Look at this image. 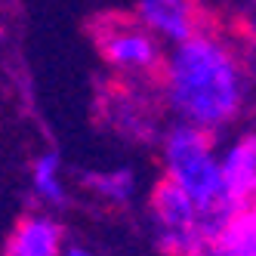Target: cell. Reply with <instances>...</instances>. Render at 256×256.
Returning <instances> with one entry per match:
<instances>
[{
  "label": "cell",
  "instance_id": "cell-1",
  "mask_svg": "<svg viewBox=\"0 0 256 256\" xmlns=\"http://www.w3.org/2000/svg\"><path fill=\"white\" fill-rule=\"evenodd\" d=\"M160 105L173 120H186L210 136L226 133L244 118L250 102V71L232 40L198 28L164 52L158 71Z\"/></svg>",
  "mask_w": 256,
  "mask_h": 256
},
{
  "label": "cell",
  "instance_id": "cell-12",
  "mask_svg": "<svg viewBox=\"0 0 256 256\" xmlns=\"http://www.w3.org/2000/svg\"><path fill=\"white\" fill-rule=\"evenodd\" d=\"M188 256H232V250L222 238H216V241H204L200 247H194Z\"/></svg>",
  "mask_w": 256,
  "mask_h": 256
},
{
  "label": "cell",
  "instance_id": "cell-11",
  "mask_svg": "<svg viewBox=\"0 0 256 256\" xmlns=\"http://www.w3.org/2000/svg\"><path fill=\"white\" fill-rule=\"evenodd\" d=\"M222 241L228 244L232 256H256V216L250 210L241 213L222 234Z\"/></svg>",
  "mask_w": 256,
  "mask_h": 256
},
{
  "label": "cell",
  "instance_id": "cell-5",
  "mask_svg": "<svg viewBox=\"0 0 256 256\" xmlns=\"http://www.w3.org/2000/svg\"><path fill=\"white\" fill-rule=\"evenodd\" d=\"M133 19L148 28L160 44H182L200 28L198 0H139Z\"/></svg>",
  "mask_w": 256,
  "mask_h": 256
},
{
  "label": "cell",
  "instance_id": "cell-16",
  "mask_svg": "<svg viewBox=\"0 0 256 256\" xmlns=\"http://www.w3.org/2000/svg\"><path fill=\"white\" fill-rule=\"evenodd\" d=\"M250 4H253V10H256V0H250Z\"/></svg>",
  "mask_w": 256,
  "mask_h": 256
},
{
  "label": "cell",
  "instance_id": "cell-13",
  "mask_svg": "<svg viewBox=\"0 0 256 256\" xmlns=\"http://www.w3.org/2000/svg\"><path fill=\"white\" fill-rule=\"evenodd\" d=\"M62 256H99V253L90 250V247H84V244H71V247H65Z\"/></svg>",
  "mask_w": 256,
  "mask_h": 256
},
{
  "label": "cell",
  "instance_id": "cell-8",
  "mask_svg": "<svg viewBox=\"0 0 256 256\" xmlns=\"http://www.w3.org/2000/svg\"><path fill=\"white\" fill-rule=\"evenodd\" d=\"M108 120L114 124V130H120L124 136H130L136 142H148L158 139V120H154V108L136 93H124L112 102V114Z\"/></svg>",
  "mask_w": 256,
  "mask_h": 256
},
{
  "label": "cell",
  "instance_id": "cell-3",
  "mask_svg": "<svg viewBox=\"0 0 256 256\" xmlns=\"http://www.w3.org/2000/svg\"><path fill=\"white\" fill-rule=\"evenodd\" d=\"M96 44L102 62L120 78L133 80L154 78L164 65V52H167L164 44L136 19H105L96 34Z\"/></svg>",
  "mask_w": 256,
  "mask_h": 256
},
{
  "label": "cell",
  "instance_id": "cell-7",
  "mask_svg": "<svg viewBox=\"0 0 256 256\" xmlns=\"http://www.w3.org/2000/svg\"><path fill=\"white\" fill-rule=\"evenodd\" d=\"M62 253H65L62 222L46 210L25 213L10 232V241L4 247V256H62Z\"/></svg>",
  "mask_w": 256,
  "mask_h": 256
},
{
  "label": "cell",
  "instance_id": "cell-15",
  "mask_svg": "<svg viewBox=\"0 0 256 256\" xmlns=\"http://www.w3.org/2000/svg\"><path fill=\"white\" fill-rule=\"evenodd\" d=\"M253 65H256V46H253Z\"/></svg>",
  "mask_w": 256,
  "mask_h": 256
},
{
  "label": "cell",
  "instance_id": "cell-9",
  "mask_svg": "<svg viewBox=\"0 0 256 256\" xmlns=\"http://www.w3.org/2000/svg\"><path fill=\"white\" fill-rule=\"evenodd\" d=\"M86 188L108 207H130L139 194V173L130 164L112 167V170H99V173L86 176Z\"/></svg>",
  "mask_w": 256,
  "mask_h": 256
},
{
  "label": "cell",
  "instance_id": "cell-10",
  "mask_svg": "<svg viewBox=\"0 0 256 256\" xmlns=\"http://www.w3.org/2000/svg\"><path fill=\"white\" fill-rule=\"evenodd\" d=\"M31 192L44 207H65L68 204V186L59 152H40L31 160Z\"/></svg>",
  "mask_w": 256,
  "mask_h": 256
},
{
  "label": "cell",
  "instance_id": "cell-6",
  "mask_svg": "<svg viewBox=\"0 0 256 256\" xmlns=\"http://www.w3.org/2000/svg\"><path fill=\"white\" fill-rule=\"evenodd\" d=\"M219 170L226 194L241 210H250L256 200V130H244L226 142L219 152Z\"/></svg>",
  "mask_w": 256,
  "mask_h": 256
},
{
  "label": "cell",
  "instance_id": "cell-2",
  "mask_svg": "<svg viewBox=\"0 0 256 256\" xmlns=\"http://www.w3.org/2000/svg\"><path fill=\"white\" fill-rule=\"evenodd\" d=\"M160 167L164 179L179 186L198 204V228L204 241L222 238L234 219L247 213L226 194L219 152L210 133L186 120H173L160 133Z\"/></svg>",
  "mask_w": 256,
  "mask_h": 256
},
{
  "label": "cell",
  "instance_id": "cell-4",
  "mask_svg": "<svg viewBox=\"0 0 256 256\" xmlns=\"http://www.w3.org/2000/svg\"><path fill=\"white\" fill-rule=\"evenodd\" d=\"M148 210L154 244L164 256H188L194 247L204 244L198 228V204L170 179H160L154 186Z\"/></svg>",
  "mask_w": 256,
  "mask_h": 256
},
{
  "label": "cell",
  "instance_id": "cell-14",
  "mask_svg": "<svg viewBox=\"0 0 256 256\" xmlns=\"http://www.w3.org/2000/svg\"><path fill=\"white\" fill-rule=\"evenodd\" d=\"M4 52H6V28L0 25V59H4Z\"/></svg>",
  "mask_w": 256,
  "mask_h": 256
}]
</instances>
